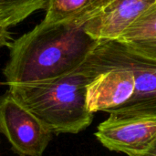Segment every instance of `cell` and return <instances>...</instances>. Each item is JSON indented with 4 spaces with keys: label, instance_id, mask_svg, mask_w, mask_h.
I'll return each mask as SVG.
<instances>
[{
    "label": "cell",
    "instance_id": "cell-7",
    "mask_svg": "<svg viewBox=\"0 0 156 156\" xmlns=\"http://www.w3.org/2000/svg\"><path fill=\"white\" fill-rule=\"evenodd\" d=\"M156 0H112L85 25L86 33L98 41L117 40L120 35Z\"/></svg>",
    "mask_w": 156,
    "mask_h": 156
},
{
    "label": "cell",
    "instance_id": "cell-9",
    "mask_svg": "<svg viewBox=\"0 0 156 156\" xmlns=\"http://www.w3.org/2000/svg\"><path fill=\"white\" fill-rule=\"evenodd\" d=\"M117 41L123 43L156 41V1L127 27Z\"/></svg>",
    "mask_w": 156,
    "mask_h": 156
},
{
    "label": "cell",
    "instance_id": "cell-11",
    "mask_svg": "<svg viewBox=\"0 0 156 156\" xmlns=\"http://www.w3.org/2000/svg\"><path fill=\"white\" fill-rule=\"evenodd\" d=\"M124 44L134 52L156 61V41H140Z\"/></svg>",
    "mask_w": 156,
    "mask_h": 156
},
{
    "label": "cell",
    "instance_id": "cell-12",
    "mask_svg": "<svg viewBox=\"0 0 156 156\" xmlns=\"http://www.w3.org/2000/svg\"><path fill=\"white\" fill-rule=\"evenodd\" d=\"M12 42L13 39L8 28L0 25V48L4 47H10Z\"/></svg>",
    "mask_w": 156,
    "mask_h": 156
},
{
    "label": "cell",
    "instance_id": "cell-8",
    "mask_svg": "<svg viewBox=\"0 0 156 156\" xmlns=\"http://www.w3.org/2000/svg\"><path fill=\"white\" fill-rule=\"evenodd\" d=\"M112 0H48L42 20L48 24L84 25Z\"/></svg>",
    "mask_w": 156,
    "mask_h": 156
},
{
    "label": "cell",
    "instance_id": "cell-4",
    "mask_svg": "<svg viewBox=\"0 0 156 156\" xmlns=\"http://www.w3.org/2000/svg\"><path fill=\"white\" fill-rule=\"evenodd\" d=\"M0 133L19 156H42L53 133L8 91L0 95Z\"/></svg>",
    "mask_w": 156,
    "mask_h": 156
},
{
    "label": "cell",
    "instance_id": "cell-13",
    "mask_svg": "<svg viewBox=\"0 0 156 156\" xmlns=\"http://www.w3.org/2000/svg\"><path fill=\"white\" fill-rule=\"evenodd\" d=\"M133 156H156V139L146 151H144L142 154H138Z\"/></svg>",
    "mask_w": 156,
    "mask_h": 156
},
{
    "label": "cell",
    "instance_id": "cell-3",
    "mask_svg": "<svg viewBox=\"0 0 156 156\" xmlns=\"http://www.w3.org/2000/svg\"><path fill=\"white\" fill-rule=\"evenodd\" d=\"M96 73L111 67L130 69L135 78L132 98L120 107L105 112L116 118L156 116V61L142 56L126 44L117 41H99L85 61Z\"/></svg>",
    "mask_w": 156,
    "mask_h": 156
},
{
    "label": "cell",
    "instance_id": "cell-1",
    "mask_svg": "<svg viewBox=\"0 0 156 156\" xmlns=\"http://www.w3.org/2000/svg\"><path fill=\"white\" fill-rule=\"evenodd\" d=\"M84 25L42 21L13 40L9 59L3 69V84L43 82L80 68L99 44L86 33Z\"/></svg>",
    "mask_w": 156,
    "mask_h": 156
},
{
    "label": "cell",
    "instance_id": "cell-2",
    "mask_svg": "<svg viewBox=\"0 0 156 156\" xmlns=\"http://www.w3.org/2000/svg\"><path fill=\"white\" fill-rule=\"evenodd\" d=\"M95 76L84 62L64 76L38 83L10 85L7 91L53 134H77L93 120V113L87 107L86 90Z\"/></svg>",
    "mask_w": 156,
    "mask_h": 156
},
{
    "label": "cell",
    "instance_id": "cell-5",
    "mask_svg": "<svg viewBox=\"0 0 156 156\" xmlns=\"http://www.w3.org/2000/svg\"><path fill=\"white\" fill-rule=\"evenodd\" d=\"M108 150L128 156L146 151L156 139V116L116 118L101 122L94 134Z\"/></svg>",
    "mask_w": 156,
    "mask_h": 156
},
{
    "label": "cell",
    "instance_id": "cell-6",
    "mask_svg": "<svg viewBox=\"0 0 156 156\" xmlns=\"http://www.w3.org/2000/svg\"><path fill=\"white\" fill-rule=\"evenodd\" d=\"M95 74L86 90V103L91 113L120 107L133 95L135 78L130 69L111 67Z\"/></svg>",
    "mask_w": 156,
    "mask_h": 156
},
{
    "label": "cell",
    "instance_id": "cell-10",
    "mask_svg": "<svg viewBox=\"0 0 156 156\" xmlns=\"http://www.w3.org/2000/svg\"><path fill=\"white\" fill-rule=\"evenodd\" d=\"M48 0H0V25L9 28L34 12L46 8Z\"/></svg>",
    "mask_w": 156,
    "mask_h": 156
}]
</instances>
